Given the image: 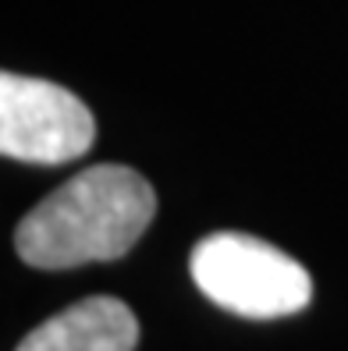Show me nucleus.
<instances>
[{"mask_svg": "<svg viewBox=\"0 0 348 351\" xmlns=\"http://www.w3.org/2000/svg\"><path fill=\"white\" fill-rule=\"evenodd\" d=\"M156 217L150 181L132 167H89L50 192L14 231V249L36 270H75L128 256Z\"/></svg>", "mask_w": 348, "mask_h": 351, "instance_id": "1", "label": "nucleus"}, {"mask_svg": "<svg viewBox=\"0 0 348 351\" xmlns=\"http://www.w3.org/2000/svg\"><path fill=\"white\" fill-rule=\"evenodd\" d=\"M192 280L213 305L245 319H281L313 298L305 266L253 234L220 231L192 249Z\"/></svg>", "mask_w": 348, "mask_h": 351, "instance_id": "2", "label": "nucleus"}, {"mask_svg": "<svg viewBox=\"0 0 348 351\" xmlns=\"http://www.w3.org/2000/svg\"><path fill=\"white\" fill-rule=\"evenodd\" d=\"M96 138L93 110L75 93L43 78L0 75V153L22 163H71Z\"/></svg>", "mask_w": 348, "mask_h": 351, "instance_id": "3", "label": "nucleus"}, {"mask_svg": "<svg viewBox=\"0 0 348 351\" xmlns=\"http://www.w3.org/2000/svg\"><path fill=\"white\" fill-rule=\"evenodd\" d=\"M135 313L121 298L96 295L36 326L18 351H135Z\"/></svg>", "mask_w": 348, "mask_h": 351, "instance_id": "4", "label": "nucleus"}]
</instances>
